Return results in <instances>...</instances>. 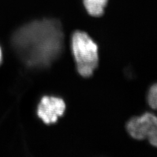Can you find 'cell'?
<instances>
[{
	"label": "cell",
	"instance_id": "6da1fadb",
	"mask_svg": "<svg viewBox=\"0 0 157 157\" xmlns=\"http://www.w3.org/2000/svg\"><path fill=\"white\" fill-rule=\"evenodd\" d=\"M13 43L28 66L47 67L62 52L63 34L61 24L54 19L29 23L15 33Z\"/></svg>",
	"mask_w": 157,
	"mask_h": 157
},
{
	"label": "cell",
	"instance_id": "7a4b0ae2",
	"mask_svg": "<svg viewBox=\"0 0 157 157\" xmlns=\"http://www.w3.org/2000/svg\"><path fill=\"white\" fill-rule=\"evenodd\" d=\"M71 49L77 71L84 77L91 76L99 62L96 43L84 32H75L71 38Z\"/></svg>",
	"mask_w": 157,
	"mask_h": 157
},
{
	"label": "cell",
	"instance_id": "3957f363",
	"mask_svg": "<svg viewBox=\"0 0 157 157\" xmlns=\"http://www.w3.org/2000/svg\"><path fill=\"white\" fill-rule=\"evenodd\" d=\"M126 128L133 138L147 139L152 145L157 147V117L155 115L147 113L134 117L128 122Z\"/></svg>",
	"mask_w": 157,
	"mask_h": 157
},
{
	"label": "cell",
	"instance_id": "277c9868",
	"mask_svg": "<svg viewBox=\"0 0 157 157\" xmlns=\"http://www.w3.org/2000/svg\"><path fill=\"white\" fill-rule=\"evenodd\" d=\"M66 110L65 102L61 98L43 97L37 108L39 117L47 124L55 123Z\"/></svg>",
	"mask_w": 157,
	"mask_h": 157
},
{
	"label": "cell",
	"instance_id": "5b68a950",
	"mask_svg": "<svg viewBox=\"0 0 157 157\" xmlns=\"http://www.w3.org/2000/svg\"><path fill=\"white\" fill-rule=\"evenodd\" d=\"M82 2L90 15L99 17L104 14L108 0H82Z\"/></svg>",
	"mask_w": 157,
	"mask_h": 157
},
{
	"label": "cell",
	"instance_id": "8992f818",
	"mask_svg": "<svg viewBox=\"0 0 157 157\" xmlns=\"http://www.w3.org/2000/svg\"><path fill=\"white\" fill-rule=\"evenodd\" d=\"M148 103L151 108L157 110V84L152 86L147 96Z\"/></svg>",
	"mask_w": 157,
	"mask_h": 157
},
{
	"label": "cell",
	"instance_id": "52a82bcc",
	"mask_svg": "<svg viewBox=\"0 0 157 157\" xmlns=\"http://www.w3.org/2000/svg\"><path fill=\"white\" fill-rule=\"evenodd\" d=\"M2 61V51H1V48H0V63H1Z\"/></svg>",
	"mask_w": 157,
	"mask_h": 157
}]
</instances>
